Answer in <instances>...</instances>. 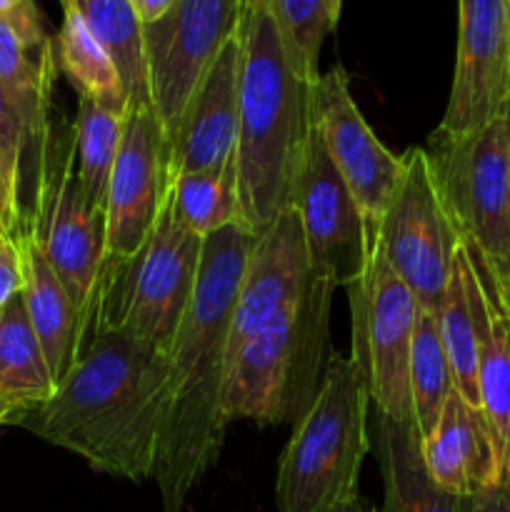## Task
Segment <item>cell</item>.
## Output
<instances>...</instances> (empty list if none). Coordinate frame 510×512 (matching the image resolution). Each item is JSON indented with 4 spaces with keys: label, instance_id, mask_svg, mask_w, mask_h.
Listing matches in <instances>:
<instances>
[{
    "label": "cell",
    "instance_id": "obj_1",
    "mask_svg": "<svg viewBox=\"0 0 510 512\" xmlns=\"http://www.w3.org/2000/svg\"><path fill=\"white\" fill-rule=\"evenodd\" d=\"M310 268L293 208L258 235L235 298L225 353L223 415L258 425L298 423L328 368L330 295Z\"/></svg>",
    "mask_w": 510,
    "mask_h": 512
},
{
    "label": "cell",
    "instance_id": "obj_2",
    "mask_svg": "<svg viewBox=\"0 0 510 512\" xmlns=\"http://www.w3.org/2000/svg\"><path fill=\"white\" fill-rule=\"evenodd\" d=\"M255 240L238 223L203 240L193 300L168 348V405L150 473L163 512H183L195 485L218 463L228 428L223 380L230 320Z\"/></svg>",
    "mask_w": 510,
    "mask_h": 512
},
{
    "label": "cell",
    "instance_id": "obj_3",
    "mask_svg": "<svg viewBox=\"0 0 510 512\" xmlns=\"http://www.w3.org/2000/svg\"><path fill=\"white\" fill-rule=\"evenodd\" d=\"M168 348L125 333L93 335L45 403L8 420L80 455L98 473L143 483L168 405Z\"/></svg>",
    "mask_w": 510,
    "mask_h": 512
},
{
    "label": "cell",
    "instance_id": "obj_4",
    "mask_svg": "<svg viewBox=\"0 0 510 512\" xmlns=\"http://www.w3.org/2000/svg\"><path fill=\"white\" fill-rule=\"evenodd\" d=\"M240 38V123L235 145L240 223L258 238L283 210L313 135V88L290 60L265 0H245Z\"/></svg>",
    "mask_w": 510,
    "mask_h": 512
},
{
    "label": "cell",
    "instance_id": "obj_5",
    "mask_svg": "<svg viewBox=\"0 0 510 512\" xmlns=\"http://www.w3.org/2000/svg\"><path fill=\"white\" fill-rule=\"evenodd\" d=\"M370 390L353 358L335 353L308 413L293 425L275 478L278 512H328L358 498L370 453Z\"/></svg>",
    "mask_w": 510,
    "mask_h": 512
},
{
    "label": "cell",
    "instance_id": "obj_6",
    "mask_svg": "<svg viewBox=\"0 0 510 512\" xmlns=\"http://www.w3.org/2000/svg\"><path fill=\"white\" fill-rule=\"evenodd\" d=\"M203 240L165 208L150 238L128 258H105L90 305L88 335L125 333L170 348L193 300Z\"/></svg>",
    "mask_w": 510,
    "mask_h": 512
},
{
    "label": "cell",
    "instance_id": "obj_7",
    "mask_svg": "<svg viewBox=\"0 0 510 512\" xmlns=\"http://www.w3.org/2000/svg\"><path fill=\"white\" fill-rule=\"evenodd\" d=\"M423 150L460 240L480 253L505 285L510 275V128L505 113L470 133L435 128Z\"/></svg>",
    "mask_w": 510,
    "mask_h": 512
},
{
    "label": "cell",
    "instance_id": "obj_8",
    "mask_svg": "<svg viewBox=\"0 0 510 512\" xmlns=\"http://www.w3.org/2000/svg\"><path fill=\"white\" fill-rule=\"evenodd\" d=\"M25 220L50 268L68 290L88 335L90 305L105 263V210L90 203L75 168L73 128H53L45 165Z\"/></svg>",
    "mask_w": 510,
    "mask_h": 512
},
{
    "label": "cell",
    "instance_id": "obj_9",
    "mask_svg": "<svg viewBox=\"0 0 510 512\" xmlns=\"http://www.w3.org/2000/svg\"><path fill=\"white\" fill-rule=\"evenodd\" d=\"M458 245L460 235L435 188L428 155L423 148H408L403 173L375 233V250L408 285L420 310L438 315Z\"/></svg>",
    "mask_w": 510,
    "mask_h": 512
},
{
    "label": "cell",
    "instance_id": "obj_10",
    "mask_svg": "<svg viewBox=\"0 0 510 512\" xmlns=\"http://www.w3.org/2000/svg\"><path fill=\"white\" fill-rule=\"evenodd\" d=\"M353 315V355L370 390V403L380 415L403 425H415L410 400V348L420 305L408 285L373 250L368 268L350 285Z\"/></svg>",
    "mask_w": 510,
    "mask_h": 512
},
{
    "label": "cell",
    "instance_id": "obj_11",
    "mask_svg": "<svg viewBox=\"0 0 510 512\" xmlns=\"http://www.w3.org/2000/svg\"><path fill=\"white\" fill-rule=\"evenodd\" d=\"M245 0H175L163 18L143 25L148 98L168 135L190 95L235 38Z\"/></svg>",
    "mask_w": 510,
    "mask_h": 512
},
{
    "label": "cell",
    "instance_id": "obj_12",
    "mask_svg": "<svg viewBox=\"0 0 510 512\" xmlns=\"http://www.w3.org/2000/svg\"><path fill=\"white\" fill-rule=\"evenodd\" d=\"M173 188L170 135L153 105L125 115L105 198V258L133 255L163 218Z\"/></svg>",
    "mask_w": 510,
    "mask_h": 512
},
{
    "label": "cell",
    "instance_id": "obj_13",
    "mask_svg": "<svg viewBox=\"0 0 510 512\" xmlns=\"http://www.w3.org/2000/svg\"><path fill=\"white\" fill-rule=\"evenodd\" d=\"M293 210L300 218L313 273L335 288L358 283L373 250L365 233L363 213L330 160L318 128H313L310 135L303 170L295 185Z\"/></svg>",
    "mask_w": 510,
    "mask_h": 512
},
{
    "label": "cell",
    "instance_id": "obj_14",
    "mask_svg": "<svg viewBox=\"0 0 510 512\" xmlns=\"http://www.w3.org/2000/svg\"><path fill=\"white\" fill-rule=\"evenodd\" d=\"M313 123L363 213L370 250H375L380 218L403 173V155L390 153L365 123L350 93L348 73L340 65L320 73L315 83Z\"/></svg>",
    "mask_w": 510,
    "mask_h": 512
},
{
    "label": "cell",
    "instance_id": "obj_15",
    "mask_svg": "<svg viewBox=\"0 0 510 512\" xmlns=\"http://www.w3.org/2000/svg\"><path fill=\"white\" fill-rule=\"evenodd\" d=\"M510 100L508 0H458V53L438 130L470 133L505 113Z\"/></svg>",
    "mask_w": 510,
    "mask_h": 512
},
{
    "label": "cell",
    "instance_id": "obj_16",
    "mask_svg": "<svg viewBox=\"0 0 510 512\" xmlns=\"http://www.w3.org/2000/svg\"><path fill=\"white\" fill-rule=\"evenodd\" d=\"M465 285L475 315L478 338L480 410L493 435L495 453L505 475L510 468V310L500 280L480 253L460 243Z\"/></svg>",
    "mask_w": 510,
    "mask_h": 512
},
{
    "label": "cell",
    "instance_id": "obj_17",
    "mask_svg": "<svg viewBox=\"0 0 510 512\" xmlns=\"http://www.w3.org/2000/svg\"><path fill=\"white\" fill-rule=\"evenodd\" d=\"M240 113V38L230 40L170 133L173 175L218 168L235 158Z\"/></svg>",
    "mask_w": 510,
    "mask_h": 512
},
{
    "label": "cell",
    "instance_id": "obj_18",
    "mask_svg": "<svg viewBox=\"0 0 510 512\" xmlns=\"http://www.w3.org/2000/svg\"><path fill=\"white\" fill-rule=\"evenodd\" d=\"M420 453L430 480L460 498H473L478 490L508 478L483 413L470 408L458 390L445 400L433 433L420 440Z\"/></svg>",
    "mask_w": 510,
    "mask_h": 512
},
{
    "label": "cell",
    "instance_id": "obj_19",
    "mask_svg": "<svg viewBox=\"0 0 510 512\" xmlns=\"http://www.w3.org/2000/svg\"><path fill=\"white\" fill-rule=\"evenodd\" d=\"M20 258H23V303L28 310L30 325L35 330L40 348L45 353L53 383L58 388L60 380L78 363L85 348V323L78 308L70 300L68 290L60 283L48 258L40 250L38 238L28 220L18 230Z\"/></svg>",
    "mask_w": 510,
    "mask_h": 512
},
{
    "label": "cell",
    "instance_id": "obj_20",
    "mask_svg": "<svg viewBox=\"0 0 510 512\" xmlns=\"http://www.w3.org/2000/svg\"><path fill=\"white\" fill-rule=\"evenodd\" d=\"M375 438L383 473V508L378 512H470V498L448 493L430 480L415 425L378 413Z\"/></svg>",
    "mask_w": 510,
    "mask_h": 512
},
{
    "label": "cell",
    "instance_id": "obj_21",
    "mask_svg": "<svg viewBox=\"0 0 510 512\" xmlns=\"http://www.w3.org/2000/svg\"><path fill=\"white\" fill-rule=\"evenodd\" d=\"M55 393L45 353L30 325L23 295L0 310V415H13L45 403Z\"/></svg>",
    "mask_w": 510,
    "mask_h": 512
},
{
    "label": "cell",
    "instance_id": "obj_22",
    "mask_svg": "<svg viewBox=\"0 0 510 512\" xmlns=\"http://www.w3.org/2000/svg\"><path fill=\"white\" fill-rule=\"evenodd\" d=\"M60 8H63V25L55 38L58 70H63L80 98L93 100L108 113L125 118L130 110V98L113 58L95 40L83 15L70 0H60Z\"/></svg>",
    "mask_w": 510,
    "mask_h": 512
},
{
    "label": "cell",
    "instance_id": "obj_23",
    "mask_svg": "<svg viewBox=\"0 0 510 512\" xmlns=\"http://www.w3.org/2000/svg\"><path fill=\"white\" fill-rule=\"evenodd\" d=\"M168 208L173 218L198 238H208L228 225H243L235 158L218 168L173 175Z\"/></svg>",
    "mask_w": 510,
    "mask_h": 512
},
{
    "label": "cell",
    "instance_id": "obj_24",
    "mask_svg": "<svg viewBox=\"0 0 510 512\" xmlns=\"http://www.w3.org/2000/svg\"><path fill=\"white\" fill-rule=\"evenodd\" d=\"M83 15L85 25L100 45L108 50L115 68L120 70L130 108L150 105L148 75L143 55V23L130 0H70Z\"/></svg>",
    "mask_w": 510,
    "mask_h": 512
},
{
    "label": "cell",
    "instance_id": "obj_25",
    "mask_svg": "<svg viewBox=\"0 0 510 512\" xmlns=\"http://www.w3.org/2000/svg\"><path fill=\"white\" fill-rule=\"evenodd\" d=\"M463 243V240H460ZM440 338H443L445 355H448L453 385L470 408L480 410V390H478V338H475V315L470 303L468 285H465L463 263H460V245L455 253L453 275L445 288L443 303L438 315Z\"/></svg>",
    "mask_w": 510,
    "mask_h": 512
},
{
    "label": "cell",
    "instance_id": "obj_26",
    "mask_svg": "<svg viewBox=\"0 0 510 512\" xmlns=\"http://www.w3.org/2000/svg\"><path fill=\"white\" fill-rule=\"evenodd\" d=\"M410 400H413L415 428L420 440L428 438L438 425L445 400L453 393V373H450L448 355L435 315L420 310L413 330V348H410Z\"/></svg>",
    "mask_w": 510,
    "mask_h": 512
},
{
    "label": "cell",
    "instance_id": "obj_27",
    "mask_svg": "<svg viewBox=\"0 0 510 512\" xmlns=\"http://www.w3.org/2000/svg\"><path fill=\"white\" fill-rule=\"evenodd\" d=\"M123 128L125 118L108 113L88 98L78 100V113L73 123L75 168H78V178L88 200L103 210L115 155L123 140Z\"/></svg>",
    "mask_w": 510,
    "mask_h": 512
},
{
    "label": "cell",
    "instance_id": "obj_28",
    "mask_svg": "<svg viewBox=\"0 0 510 512\" xmlns=\"http://www.w3.org/2000/svg\"><path fill=\"white\" fill-rule=\"evenodd\" d=\"M265 5L273 13L298 73L310 83H318L320 48L328 33L335 30L325 0H265Z\"/></svg>",
    "mask_w": 510,
    "mask_h": 512
},
{
    "label": "cell",
    "instance_id": "obj_29",
    "mask_svg": "<svg viewBox=\"0 0 510 512\" xmlns=\"http://www.w3.org/2000/svg\"><path fill=\"white\" fill-rule=\"evenodd\" d=\"M0 23L8 25L28 48L43 50L55 43L45 30L38 0H0Z\"/></svg>",
    "mask_w": 510,
    "mask_h": 512
},
{
    "label": "cell",
    "instance_id": "obj_30",
    "mask_svg": "<svg viewBox=\"0 0 510 512\" xmlns=\"http://www.w3.org/2000/svg\"><path fill=\"white\" fill-rule=\"evenodd\" d=\"M25 220L23 178L0 150V233L18 235Z\"/></svg>",
    "mask_w": 510,
    "mask_h": 512
},
{
    "label": "cell",
    "instance_id": "obj_31",
    "mask_svg": "<svg viewBox=\"0 0 510 512\" xmlns=\"http://www.w3.org/2000/svg\"><path fill=\"white\" fill-rule=\"evenodd\" d=\"M23 293V258L18 238L0 233V310Z\"/></svg>",
    "mask_w": 510,
    "mask_h": 512
},
{
    "label": "cell",
    "instance_id": "obj_32",
    "mask_svg": "<svg viewBox=\"0 0 510 512\" xmlns=\"http://www.w3.org/2000/svg\"><path fill=\"white\" fill-rule=\"evenodd\" d=\"M0 150H3L5 158L10 160V165H13L20 173V178H23V128H20L18 115H15L13 105H10L8 95H5L3 83H0Z\"/></svg>",
    "mask_w": 510,
    "mask_h": 512
},
{
    "label": "cell",
    "instance_id": "obj_33",
    "mask_svg": "<svg viewBox=\"0 0 510 512\" xmlns=\"http://www.w3.org/2000/svg\"><path fill=\"white\" fill-rule=\"evenodd\" d=\"M470 512H510V483L508 478L490 488L478 490L470 498Z\"/></svg>",
    "mask_w": 510,
    "mask_h": 512
},
{
    "label": "cell",
    "instance_id": "obj_34",
    "mask_svg": "<svg viewBox=\"0 0 510 512\" xmlns=\"http://www.w3.org/2000/svg\"><path fill=\"white\" fill-rule=\"evenodd\" d=\"M130 5H133V10L138 13L140 23L148 25L153 23V20L163 18V15L173 8L175 0H130Z\"/></svg>",
    "mask_w": 510,
    "mask_h": 512
},
{
    "label": "cell",
    "instance_id": "obj_35",
    "mask_svg": "<svg viewBox=\"0 0 510 512\" xmlns=\"http://www.w3.org/2000/svg\"><path fill=\"white\" fill-rule=\"evenodd\" d=\"M328 512H378V510L370 508V505L365 503V500L358 495V498L348 500V503L338 505V508H333V510H328Z\"/></svg>",
    "mask_w": 510,
    "mask_h": 512
},
{
    "label": "cell",
    "instance_id": "obj_36",
    "mask_svg": "<svg viewBox=\"0 0 510 512\" xmlns=\"http://www.w3.org/2000/svg\"><path fill=\"white\" fill-rule=\"evenodd\" d=\"M325 5H328V13H330V18H333V23L338 25L340 5H343V0H325Z\"/></svg>",
    "mask_w": 510,
    "mask_h": 512
},
{
    "label": "cell",
    "instance_id": "obj_37",
    "mask_svg": "<svg viewBox=\"0 0 510 512\" xmlns=\"http://www.w3.org/2000/svg\"><path fill=\"white\" fill-rule=\"evenodd\" d=\"M503 293H505V303H508V310H510V275H508V280H505V285H503Z\"/></svg>",
    "mask_w": 510,
    "mask_h": 512
},
{
    "label": "cell",
    "instance_id": "obj_38",
    "mask_svg": "<svg viewBox=\"0 0 510 512\" xmlns=\"http://www.w3.org/2000/svg\"><path fill=\"white\" fill-rule=\"evenodd\" d=\"M505 118H508V128H510V100H508V105H505Z\"/></svg>",
    "mask_w": 510,
    "mask_h": 512
},
{
    "label": "cell",
    "instance_id": "obj_39",
    "mask_svg": "<svg viewBox=\"0 0 510 512\" xmlns=\"http://www.w3.org/2000/svg\"><path fill=\"white\" fill-rule=\"evenodd\" d=\"M508 38H510V0H508Z\"/></svg>",
    "mask_w": 510,
    "mask_h": 512
},
{
    "label": "cell",
    "instance_id": "obj_40",
    "mask_svg": "<svg viewBox=\"0 0 510 512\" xmlns=\"http://www.w3.org/2000/svg\"><path fill=\"white\" fill-rule=\"evenodd\" d=\"M5 423V420H3V415H0V425H3Z\"/></svg>",
    "mask_w": 510,
    "mask_h": 512
},
{
    "label": "cell",
    "instance_id": "obj_41",
    "mask_svg": "<svg viewBox=\"0 0 510 512\" xmlns=\"http://www.w3.org/2000/svg\"><path fill=\"white\" fill-rule=\"evenodd\" d=\"M508 483H510V468H508Z\"/></svg>",
    "mask_w": 510,
    "mask_h": 512
}]
</instances>
